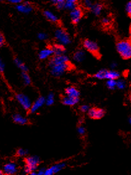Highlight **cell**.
I'll list each match as a JSON object with an SVG mask.
<instances>
[{
	"label": "cell",
	"instance_id": "cell-1",
	"mask_svg": "<svg viewBox=\"0 0 131 175\" xmlns=\"http://www.w3.org/2000/svg\"><path fill=\"white\" fill-rule=\"evenodd\" d=\"M117 52L122 58L129 59L131 58V40H121L116 44Z\"/></svg>",
	"mask_w": 131,
	"mask_h": 175
},
{
	"label": "cell",
	"instance_id": "cell-2",
	"mask_svg": "<svg viewBox=\"0 0 131 175\" xmlns=\"http://www.w3.org/2000/svg\"><path fill=\"white\" fill-rule=\"evenodd\" d=\"M40 163V159L37 155L26 157L25 159V165L23 171L26 174H30L33 171H36Z\"/></svg>",
	"mask_w": 131,
	"mask_h": 175
},
{
	"label": "cell",
	"instance_id": "cell-3",
	"mask_svg": "<svg viewBox=\"0 0 131 175\" xmlns=\"http://www.w3.org/2000/svg\"><path fill=\"white\" fill-rule=\"evenodd\" d=\"M94 77L98 80H118L120 77V73L114 70L103 69L97 71Z\"/></svg>",
	"mask_w": 131,
	"mask_h": 175
},
{
	"label": "cell",
	"instance_id": "cell-4",
	"mask_svg": "<svg viewBox=\"0 0 131 175\" xmlns=\"http://www.w3.org/2000/svg\"><path fill=\"white\" fill-rule=\"evenodd\" d=\"M70 65L69 62L58 63L49 65L51 73L53 76L59 77L64 75L66 72L70 69Z\"/></svg>",
	"mask_w": 131,
	"mask_h": 175
},
{
	"label": "cell",
	"instance_id": "cell-5",
	"mask_svg": "<svg viewBox=\"0 0 131 175\" xmlns=\"http://www.w3.org/2000/svg\"><path fill=\"white\" fill-rule=\"evenodd\" d=\"M54 37L58 44L63 46L68 45L71 42L70 35L66 30L62 28H58L54 32Z\"/></svg>",
	"mask_w": 131,
	"mask_h": 175
},
{
	"label": "cell",
	"instance_id": "cell-6",
	"mask_svg": "<svg viewBox=\"0 0 131 175\" xmlns=\"http://www.w3.org/2000/svg\"><path fill=\"white\" fill-rule=\"evenodd\" d=\"M16 100L19 104L25 111H29L31 109L32 102L30 97L24 93H19L16 96Z\"/></svg>",
	"mask_w": 131,
	"mask_h": 175
},
{
	"label": "cell",
	"instance_id": "cell-7",
	"mask_svg": "<svg viewBox=\"0 0 131 175\" xmlns=\"http://www.w3.org/2000/svg\"><path fill=\"white\" fill-rule=\"evenodd\" d=\"M83 46L85 50L93 55L99 54V46L96 42L90 39H85L83 42Z\"/></svg>",
	"mask_w": 131,
	"mask_h": 175
},
{
	"label": "cell",
	"instance_id": "cell-8",
	"mask_svg": "<svg viewBox=\"0 0 131 175\" xmlns=\"http://www.w3.org/2000/svg\"><path fill=\"white\" fill-rule=\"evenodd\" d=\"M83 14L82 9L77 6L71 10L70 11V18L72 23L75 24L79 23L83 17Z\"/></svg>",
	"mask_w": 131,
	"mask_h": 175
},
{
	"label": "cell",
	"instance_id": "cell-9",
	"mask_svg": "<svg viewBox=\"0 0 131 175\" xmlns=\"http://www.w3.org/2000/svg\"><path fill=\"white\" fill-rule=\"evenodd\" d=\"M66 164L64 162H61L55 164L51 167L45 169V175H53L54 174L59 173L63 170L66 167Z\"/></svg>",
	"mask_w": 131,
	"mask_h": 175
},
{
	"label": "cell",
	"instance_id": "cell-10",
	"mask_svg": "<svg viewBox=\"0 0 131 175\" xmlns=\"http://www.w3.org/2000/svg\"><path fill=\"white\" fill-rule=\"evenodd\" d=\"M105 111L102 108H90L88 112V116L93 119H100L105 116Z\"/></svg>",
	"mask_w": 131,
	"mask_h": 175
},
{
	"label": "cell",
	"instance_id": "cell-11",
	"mask_svg": "<svg viewBox=\"0 0 131 175\" xmlns=\"http://www.w3.org/2000/svg\"><path fill=\"white\" fill-rule=\"evenodd\" d=\"M45 97L43 96L38 97V98L32 104L31 109L29 110L30 112L31 113L37 112L38 111L40 110V109H41V108L45 105Z\"/></svg>",
	"mask_w": 131,
	"mask_h": 175
},
{
	"label": "cell",
	"instance_id": "cell-12",
	"mask_svg": "<svg viewBox=\"0 0 131 175\" xmlns=\"http://www.w3.org/2000/svg\"><path fill=\"white\" fill-rule=\"evenodd\" d=\"M3 173L8 175H13L17 173L18 168L16 163L14 162H9L5 164L3 168Z\"/></svg>",
	"mask_w": 131,
	"mask_h": 175
},
{
	"label": "cell",
	"instance_id": "cell-13",
	"mask_svg": "<svg viewBox=\"0 0 131 175\" xmlns=\"http://www.w3.org/2000/svg\"><path fill=\"white\" fill-rule=\"evenodd\" d=\"M86 59V52L82 49H78L73 55V60L76 63H82Z\"/></svg>",
	"mask_w": 131,
	"mask_h": 175
},
{
	"label": "cell",
	"instance_id": "cell-14",
	"mask_svg": "<svg viewBox=\"0 0 131 175\" xmlns=\"http://www.w3.org/2000/svg\"><path fill=\"white\" fill-rule=\"evenodd\" d=\"M16 9L20 13L23 14H29L32 11V7L31 4L28 3H19L17 4Z\"/></svg>",
	"mask_w": 131,
	"mask_h": 175
},
{
	"label": "cell",
	"instance_id": "cell-15",
	"mask_svg": "<svg viewBox=\"0 0 131 175\" xmlns=\"http://www.w3.org/2000/svg\"><path fill=\"white\" fill-rule=\"evenodd\" d=\"M54 55L52 47L45 48L40 51L38 54V57L40 60H45L50 58Z\"/></svg>",
	"mask_w": 131,
	"mask_h": 175
},
{
	"label": "cell",
	"instance_id": "cell-16",
	"mask_svg": "<svg viewBox=\"0 0 131 175\" xmlns=\"http://www.w3.org/2000/svg\"><path fill=\"white\" fill-rule=\"evenodd\" d=\"M79 101V97H72L66 96L64 97L62 101L64 105L68 106H73L76 105Z\"/></svg>",
	"mask_w": 131,
	"mask_h": 175
},
{
	"label": "cell",
	"instance_id": "cell-17",
	"mask_svg": "<svg viewBox=\"0 0 131 175\" xmlns=\"http://www.w3.org/2000/svg\"><path fill=\"white\" fill-rule=\"evenodd\" d=\"M13 120L16 123H17V124L21 126L26 125L29 122V120L27 118L23 116L21 114H14L13 116Z\"/></svg>",
	"mask_w": 131,
	"mask_h": 175
},
{
	"label": "cell",
	"instance_id": "cell-18",
	"mask_svg": "<svg viewBox=\"0 0 131 175\" xmlns=\"http://www.w3.org/2000/svg\"><path fill=\"white\" fill-rule=\"evenodd\" d=\"M66 95L72 97H79V91L74 86H69L65 90Z\"/></svg>",
	"mask_w": 131,
	"mask_h": 175
},
{
	"label": "cell",
	"instance_id": "cell-19",
	"mask_svg": "<svg viewBox=\"0 0 131 175\" xmlns=\"http://www.w3.org/2000/svg\"><path fill=\"white\" fill-rule=\"evenodd\" d=\"M103 9V5L99 3L93 4L92 6L91 7V8H90L92 13L96 16H98L101 14H102Z\"/></svg>",
	"mask_w": 131,
	"mask_h": 175
},
{
	"label": "cell",
	"instance_id": "cell-20",
	"mask_svg": "<svg viewBox=\"0 0 131 175\" xmlns=\"http://www.w3.org/2000/svg\"><path fill=\"white\" fill-rule=\"evenodd\" d=\"M43 15H44V16L50 22L57 23L58 21V18L56 15L54 14L53 12L48 11V10H46V11H45L43 12Z\"/></svg>",
	"mask_w": 131,
	"mask_h": 175
},
{
	"label": "cell",
	"instance_id": "cell-21",
	"mask_svg": "<svg viewBox=\"0 0 131 175\" xmlns=\"http://www.w3.org/2000/svg\"><path fill=\"white\" fill-rule=\"evenodd\" d=\"M54 55H60L64 54L66 52V49L64 48V46L60 45L59 44L54 45L52 47Z\"/></svg>",
	"mask_w": 131,
	"mask_h": 175
},
{
	"label": "cell",
	"instance_id": "cell-22",
	"mask_svg": "<svg viewBox=\"0 0 131 175\" xmlns=\"http://www.w3.org/2000/svg\"><path fill=\"white\" fill-rule=\"evenodd\" d=\"M14 62L15 65H16L17 67L22 71V72H27L28 71L27 66L25 65L20 59L16 58L14 60Z\"/></svg>",
	"mask_w": 131,
	"mask_h": 175
},
{
	"label": "cell",
	"instance_id": "cell-23",
	"mask_svg": "<svg viewBox=\"0 0 131 175\" xmlns=\"http://www.w3.org/2000/svg\"><path fill=\"white\" fill-rule=\"evenodd\" d=\"M22 78L25 85L28 86L31 84V78L29 75L27 73V72H22Z\"/></svg>",
	"mask_w": 131,
	"mask_h": 175
},
{
	"label": "cell",
	"instance_id": "cell-24",
	"mask_svg": "<svg viewBox=\"0 0 131 175\" xmlns=\"http://www.w3.org/2000/svg\"><path fill=\"white\" fill-rule=\"evenodd\" d=\"M54 102V95L53 92H49L45 98V104L47 106H52Z\"/></svg>",
	"mask_w": 131,
	"mask_h": 175
},
{
	"label": "cell",
	"instance_id": "cell-25",
	"mask_svg": "<svg viewBox=\"0 0 131 175\" xmlns=\"http://www.w3.org/2000/svg\"><path fill=\"white\" fill-rule=\"evenodd\" d=\"M126 82H125L124 80L121 78H118V80H116V88L119 90H124L125 87H126Z\"/></svg>",
	"mask_w": 131,
	"mask_h": 175
},
{
	"label": "cell",
	"instance_id": "cell-26",
	"mask_svg": "<svg viewBox=\"0 0 131 175\" xmlns=\"http://www.w3.org/2000/svg\"><path fill=\"white\" fill-rule=\"evenodd\" d=\"M106 85L108 89L114 90L116 88V80H107Z\"/></svg>",
	"mask_w": 131,
	"mask_h": 175
},
{
	"label": "cell",
	"instance_id": "cell-27",
	"mask_svg": "<svg viewBox=\"0 0 131 175\" xmlns=\"http://www.w3.org/2000/svg\"><path fill=\"white\" fill-rule=\"evenodd\" d=\"M28 155V151L26 149L20 148L16 152V155L19 157H25Z\"/></svg>",
	"mask_w": 131,
	"mask_h": 175
},
{
	"label": "cell",
	"instance_id": "cell-28",
	"mask_svg": "<svg viewBox=\"0 0 131 175\" xmlns=\"http://www.w3.org/2000/svg\"><path fill=\"white\" fill-rule=\"evenodd\" d=\"M52 2L56 5L59 9H62L64 8V4L66 0H52Z\"/></svg>",
	"mask_w": 131,
	"mask_h": 175
},
{
	"label": "cell",
	"instance_id": "cell-29",
	"mask_svg": "<svg viewBox=\"0 0 131 175\" xmlns=\"http://www.w3.org/2000/svg\"><path fill=\"white\" fill-rule=\"evenodd\" d=\"M77 7V4H74L72 3H70L68 1H65V4H64V9L68 10V11H71V10L74 9L75 8Z\"/></svg>",
	"mask_w": 131,
	"mask_h": 175
},
{
	"label": "cell",
	"instance_id": "cell-30",
	"mask_svg": "<svg viewBox=\"0 0 131 175\" xmlns=\"http://www.w3.org/2000/svg\"><path fill=\"white\" fill-rule=\"evenodd\" d=\"M77 132L79 135H84L85 134V132H86V130H85V128L82 126H80L77 127Z\"/></svg>",
	"mask_w": 131,
	"mask_h": 175
},
{
	"label": "cell",
	"instance_id": "cell-31",
	"mask_svg": "<svg viewBox=\"0 0 131 175\" xmlns=\"http://www.w3.org/2000/svg\"><path fill=\"white\" fill-rule=\"evenodd\" d=\"M93 3L91 0H84V6L87 9H90L92 6Z\"/></svg>",
	"mask_w": 131,
	"mask_h": 175
},
{
	"label": "cell",
	"instance_id": "cell-32",
	"mask_svg": "<svg viewBox=\"0 0 131 175\" xmlns=\"http://www.w3.org/2000/svg\"><path fill=\"white\" fill-rule=\"evenodd\" d=\"M37 37L40 40H47L48 36H47V34H45L44 32H40V33L38 34Z\"/></svg>",
	"mask_w": 131,
	"mask_h": 175
},
{
	"label": "cell",
	"instance_id": "cell-33",
	"mask_svg": "<svg viewBox=\"0 0 131 175\" xmlns=\"http://www.w3.org/2000/svg\"><path fill=\"white\" fill-rule=\"evenodd\" d=\"M111 23V19L109 17H104L102 19V23L103 25H108Z\"/></svg>",
	"mask_w": 131,
	"mask_h": 175
},
{
	"label": "cell",
	"instance_id": "cell-34",
	"mask_svg": "<svg viewBox=\"0 0 131 175\" xmlns=\"http://www.w3.org/2000/svg\"><path fill=\"white\" fill-rule=\"evenodd\" d=\"M90 109V107L88 105H86V104L82 105L80 107V111L82 112H88Z\"/></svg>",
	"mask_w": 131,
	"mask_h": 175
},
{
	"label": "cell",
	"instance_id": "cell-35",
	"mask_svg": "<svg viewBox=\"0 0 131 175\" xmlns=\"http://www.w3.org/2000/svg\"><path fill=\"white\" fill-rule=\"evenodd\" d=\"M125 10H126V12L129 16L131 17V1L127 3L126 6H125Z\"/></svg>",
	"mask_w": 131,
	"mask_h": 175
},
{
	"label": "cell",
	"instance_id": "cell-36",
	"mask_svg": "<svg viewBox=\"0 0 131 175\" xmlns=\"http://www.w3.org/2000/svg\"><path fill=\"white\" fill-rule=\"evenodd\" d=\"M4 70H5V64L3 61L2 58L0 56V72L3 73V72H4Z\"/></svg>",
	"mask_w": 131,
	"mask_h": 175
},
{
	"label": "cell",
	"instance_id": "cell-37",
	"mask_svg": "<svg viewBox=\"0 0 131 175\" xmlns=\"http://www.w3.org/2000/svg\"><path fill=\"white\" fill-rule=\"evenodd\" d=\"M45 169H46V168H40V169H37V175H45Z\"/></svg>",
	"mask_w": 131,
	"mask_h": 175
},
{
	"label": "cell",
	"instance_id": "cell-38",
	"mask_svg": "<svg viewBox=\"0 0 131 175\" xmlns=\"http://www.w3.org/2000/svg\"><path fill=\"white\" fill-rule=\"evenodd\" d=\"M4 42H5V40L4 38V36L1 32H0V47H3V45L4 44Z\"/></svg>",
	"mask_w": 131,
	"mask_h": 175
},
{
	"label": "cell",
	"instance_id": "cell-39",
	"mask_svg": "<svg viewBox=\"0 0 131 175\" xmlns=\"http://www.w3.org/2000/svg\"><path fill=\"white\" fill-rule=\"evenodd\" d=\"M7 1L9 3L15 4H18L21 3V0H7Z\"/></svg>",
	"mask_w": 131,
	"mask_h": 175
},
{
	"label": "cell",
	"instance_id": "cell-40",
	"mask_svg": "<svg viewBox=\"0 0 131 175\" xmlns=\"http://www.w3.org/2000/svg\"><path fill=\"white\" fill-rule=\"evenodd\" d=\"M117 66H118L117 63H116V62H114V61H113V62H112L111 64L110 67L112 70H115V68L117 67Z\"/></svg>",
	"mask_w": 131,
	"mask_h": 175
},
{
	"label": "cell",
	"instance_id": "cell-41",
	"mask_svg": "<svg viewBox=\"0 0 131 175\" xmlns=\"http://www.w3.org/2000/svg\"><path fill=\"white\" fill-rule=\"evenodd\" d=\"M66 1H68V2H70V3H74V4H77V3L78 2L79 0H66Z\"/></svg>",
	"mask_w": 131,
	"mask_h": 175
},
{
	"label": "cell",
	"instance_id": "cell-42",
	"mask_svg": "<svg viewBox=\"0 0 131 175\" xmlns=\"http://www.w3.org/2000/svg\"><path fill=\"white\" fill-rule=\"evenodd\" d=\"M129 36H130V39L131 40V26L130 28V30H129Z\"/></svg>",
	"mask_w": 131,
	"mask_h": 175
},
{
	"label": "cell",
	"instance_id": "cell-43",
	"mask_svg": "<svg viewBox=\"0 0 131 175\" xmlns=\"http://www.w3.org/2000/svg\"><path fill=\"white\" fill-rule=\"evenodd\" d=\"M3 174V171L1 170V169H0V175H2Z\"/></svg>",
	"mask_w": 131,
	"mask_h": 175
},
{
	"label": "cell",
	"instance_id": "cell-44",
	"mask_svg": "<svg viewBox=\"0 0 131 175\" xmlns=\"http://www.w3.org/2000/svg\"><path fill=\"white\" fill-rule=\"evenodd\" d=\"M129 123L131 125V118H130L129 119Z\"/></svg>",
	"mask_w": 131,
	"mask_h": 175
},
{
	"label": "cell",
	"instance_id": "cell-45",
	"mask_svg": "<svg viewBox=\"0 0 131 175\" xmlns=\"http://www.w3.org/2000/svg\"><path fill=\"white\" fill-rule=\"evenodd\" d=\"M129 99H130V101L131 102V95H130V97H129Z\"/></svg>",
	"mask_w": 131,
	"mask_h": 175
},
{
	"label": "cell",
	"instance_id": "cell-46",
	"mask_svg": "<svg viewBox=\"0 0 131 175\" xmlns=\"http://www.w3.org/2000/svg\"><path fill=\"white\" fill-rule=\"evenodd\" d=\"M3 1V0H0V2H1Z\"/></svg>",
	"mask_w": 131,
	"mask_h": 175
},
{
	"label": "cell",
	"instance_id": "cell-47",
	"mask_svg": "<svg viewBox=\"0 0 131 175\" xmlns=\"http://www.w3.org/2000/svg\"><path fill=\"white\" fill-rule=\"evenodd\" d=\"M130 79H131V75H130Z\"/></svg>",
	"mask_w": 131,
	"mask_h": 175
}]
</instances>
